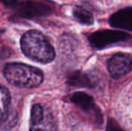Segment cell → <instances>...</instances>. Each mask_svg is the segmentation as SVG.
Segmentation results:
<instances>
[{
  "label": "cell",
  "instance_id": "cell-6",
  "mask_svg": "<svg viewBox=\"0 0 132 131\" xmlns=\"http://www.w3.org/2000/svg\"><path fill=\"white\" fill-rule=\"evenodd\" d=\"M70 100L74 104L77 105L83 111H85L88 115L92 116L95 120V122H102L103 118H102L101 110L96 106L94 99L91 95L83 93V92H77L72 95Z\"/></svg>",
  "mask_w": 132,
  "mask_h": 131
},
{
  "label": "cell",
  "instance_id": "cell-10",
  "mask_svg": "<svg viewBox=\"0 0 132 131\" xmlns=\"http://www.w3.org/2000/svg\"><path fill=\"white\" fill-rule=\"evenodd\" d=\"M11 96L9 91L0 84V125L5 120L9 110Z\"/></svg>",
  "mask_w": 132,
  "mask_h": 131
},
{
  "label": "cell",
  "instance_id": "cell-1",
  "mask_svg": "<svg viewBox=\"0 0 132 131\" xmlns=\"http://www.w3.org/2000/svg\"><path fill=\"white\" fill-rule=\"evenodd\" d=\"M21 49L25 56L38 63H50L55 58L53 46L42 32L35 30L29 31L23 35Z\"/></svg>",
  "mask_w": 132,
  "mask_h": 131
},
{
  "label": "cell",
  "instance_id": "cell-14",
  "mask_svg": "<svg viewBox=\"0 0 132 131\" xmlns=\"http://www.w3.org/2000/svg\"><path fill=\"white\" fill-rule=\"evenodd\" d=\"M0 33H1V32H0Z\"/></svg>",
  "mask_w": 132,
  "mask_h": 131
},
{
  "label": "cell",
  "instance_id": "cell-2",
  "mask_svg": "<svg viewBox=\"0 0 132 131\" xmlns=\"http://www.w3.org/2000/svg\"><path fill=\"white\" fill-rule=\"evenodd\" d=\"M4 75L11 84L22 88H34L43 81L39 68L23 63H9L4 68Z\"/></svg>",
  "mask_w": 132,
  "mask_h": 131
},
{
  "label": "cell",
  "instance_id": "cell-11",
  "mask_svg": "<svg viewBox=\"0 0 132 131\" xmlns=\"http://www.w3.org/2000/svg\"><path fill=\"white\" fill-rule=\"evenodd\" d=\"M73 15L75 17V19L78 23H82V24L90 25L93 24V23H94V16H93V14L88 10L83 8V7H76L73 11Z\"/></svg>",
  "mask_w": 132,
  "mask_h": 131
},
{
  "label": "cell",
  "instance_id": "cell-8",
  "mask_svg": "<svg viewBox=\"0 0 132 131\" xmlns=\"http://www.w3.org/2000/svg\"><path fill=\"white\" fill-rule=\"evenodd\" d=\"M110 24L121 30L132 31V7L120 9L110 18Z\"/></svg>",
  "mask_w": 132,
  "mask_h": 131
},
{
  "label": "cell",
  "instance_id": "cell-13",
  "mask_svg": "<svg viewBox=\"0 0 132 131\" xmlns=\"http://www.w3.org/2000/svg\"><path fill=\"white\" fill-rule=\"evenodd\" d=\"M16 1H17V0H0V2H1L2 4H4L5 6L11 7V8L14 6V5L16 3Z\"/></svg>",
  "mask_w": 132,
  "mask_h": 131
},
{
  "label": "cell",
  "instance_id": "cell-5",
  "mask_svg": "<svg viewBox=\"0 0 132 131\" xmlns=\"http://www.w3.org/2000/svg\"><path fill=\"white\" fill-rule=\"evenodd\" d=\"M131 37L130 34L123 31L101 30L89 35L88 40L92 47L95 49H103L111 44L127 40Z\"/></svg>",
  "mask_w": 132,
  "mask_h": 131
},
{
  "label": "cell",
  "instance_id": "cell-9",
  "mask_svg": "<svg viewBox=\"0 0 132 131\" xmlns=\"http://www.w3.org/2000/svg\"><path fill=\"white\" fill-rule=\"evenodd\" d=\"M68 84L71 86H77V87L93 88L92 81L89 76L85 73L80 71L73 72L68 75Z\"/></svg>",
  "mask_w": 132,
  "mask_h": 131
},
{
  "label": "cell",
  "instance_id": "cell-4",
  "mask_svg": "<svg viewBox=\"0 0 132 131\" xmlns=\"http://www.w3.org/2000/svg\"><path fill=\"white\" fill-rule=\"evenodd\" d=\"M12 8L14 9L17 16L27 19L48 15L53 11V7L50 4L40 0H25L22 2L17 0Z\"/></svg>",
  "mask_w": 132,
  "mask_h": 131
},
{
  "label": "cell",
  "instance_id": "cell-12",
  "mask_svg": "<svg viewBox=\"0 0 132 131\" xmlns=\"http://www.w3.org/2000/svg\"><path fill=\"white\" fill-rule=\"evenodd\" d=\"M106 131H124L119 126L118 122L112 119H110L108 120V124H107V130Z\"/></svg>",
  "mask_w": 132,
  "mask_h": 131
},
{
  "label": "cell",
  "instance_id": "cell-3",
  "mask_svg": "<svg viewBox=\"0 0 132 131\" xmlns=\"http://www.w3.org/2000/svg\"><path fill=\"white\" fill-rule=\"evenodd\" d=\"M30 131H57L55 117L49 108L36 103L31 111Z\"/></svg>",
  "mask_w": 132,
  "mask_h": 131
},
{
  "label": "cell",
  "instance_id": "cell-7",
  "mask_svg": "<svg viewBox=\"0 0 132 131\" xmlns=\"http://www.w3.org/2000/svg\"><path fill=\"white\" fill-rule=\"evenodd\" d=\"M108 70L114 78L123 76L132 71V58L125 54L114 55L108 62Z\"/></svg>",
  "mask_w": 132,
  "mask_h": 131
}]
</instances>
